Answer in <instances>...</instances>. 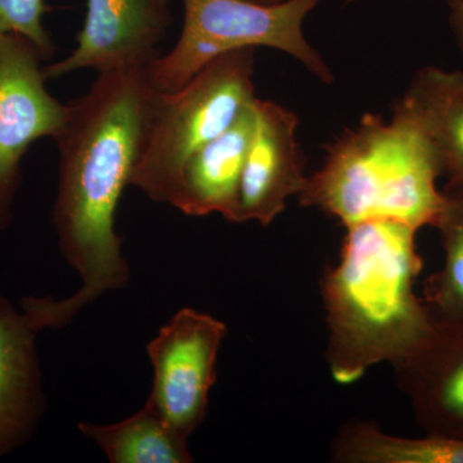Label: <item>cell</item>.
<instances>
[{"instance_id": "9c48e42d", "label": "cell", "mask_w": 463, "mask_h": 463, "mask_svg": "<svg viewBox=\"0 0 463 463\" xmlns=\"http://www.w3.org/2000/svg\"><path fill=\"white\" fill-rule=\"evenodd\" d=\"M298 118L272 100L257 99L255 127L241 176L232 223L268 227L286 201L306 187V158L298 142Z\"/></svg>"}, {"instance_id": "8fae6325", "label": "cell", "mask_w": 463, "mask_h": 463, "mask_svg": "<svg viewBox=\"0 0 463 463\" xmlns=\"http://www.w3.org/2000/svg\"><path fill=\"white\" fill-rule=\"evenodd\" d=\"M428 434L463 438V330L435 322L431 336L394 365Z\"/></svg>"}, {"instance_id": "3957f363", "label": "cell", "mask_w": 463, "mask_h": 463, "mask_svg": "<svg viewBox=\"0 0 463 463\" xmlns=\"http://www.w3.org/2000/svg\"><path fill=\"white\" fill-rule=\"evenodd\" d=\"M443 175L430 142L412 118L365 115L328 148L322 169L307 176L300 203L339 219L345 228L394 221L414 230L435 227L444 203Z\"/></svg>"}, {"instance_id": "9a60e30c", "label": "cell", "mask_w": 463, "mask_h": 463, "mask_svg": "<svg viewBox=\"0 0 463 463\" xmlns=\"http://www.w3.org/2000/svg\"><path fill=\"white\" fill-rule=\"evenodd\" d=\"M332 456L347 463H463V438H399L373 423L353 421L341 428Z\"/></svg>"}, {"instance_id": "277c9868", "label": "cell", "mask_w": 463, "mask_h": 463, "mask_svg": "<svg viewBox=\"0 0 463 463\" xmlns=\"http://www.w3.org/2000/svg\"><path fill=\"white\" fill-rule=\"evenodd\" d=\"M255 50L222 54L179 90L161 93L133 187L154 203H170L188 158L230 129L257 100Z\"/></svg>"}, {"instance_id": "4fadbf2b", "label": "cell", "mask_w": 463, "mask_h": 463, "mask_svg": "<svg viewBox=\"0 0 463 463\" xmlns=\"http://www.w3.org/2000/svg\"><path fill=\"white\" fill-rule=\"evenodd\" d=\"M395 109L425 134L448 184L463 185V71L422 67Z\"/></svg>"}, {"instance_id": "8992f818", "label": "cell", "mask_w": 463, "mask_h": 463, "mask_svg": "<svg viewBox=\"0 0 463 463\" xmlns=\"http://www.w3.org/2000/svg\"><path fill=\"white\" fill-rule=\"evenodd\" d=\"M227 326L206 313L182 307L147 344L154 370L147 401L183 437L205 421Z\"/></svg>"}, {"instance_id": "5bb4252c", "label": "cell", "mask_w": 463, "mask_h": 463, "mask_svg": "<svg viewBox=\"0 0 463 463\" xmlns=\"http://www.w3.org/2000/svg\"><path fill=\"white\" fill-rule=\"evenodd\" d=\"M79 431L96 443L111 463H191L188 439L179 434L149 401L112 425L80 422Z\"/></svg>"}, {"instance_id": "7a4b0ae2", "label": "cell", "mask_w": 463, "mask_h": 463, "mask_svg": "<svg viewBox=\"0 0 463 463\" xmlns=\"http://www.w3.org/2000/svg\"><path fill=\"white\" fill-rule=\"evenodd\" d=\"M416 233L394 221L346 228L339 264L322 281L327 359L337 383H354L380 362L395 365L431 336L435 321L414 292L423 267Z\"/></svg>"}, {"instance_id": "5b68a950", "label": "cell", "mask_w": 463, "mask_h": 463, "mask_svg": "<svg viewBox=\"0 0 463 463\" xmlns=\"http://www.w3.org/2000/svg\"><path fill=\"white\" fill-rule=\"evenodd\" d=\"M322 0H285L259 5L249 0H182L183 26L178 42L148 67L152 84L172 93L188 83L215 58L242 48L285 52L322 83L334 72L304 35V21Z\"/></svg>"}, {"instance_id": "30bf717a", "label": "cell", "mask_w": 463, "mask_h": 463, "mask_svg": "<svg viewBox=\"0 0 463 463\" xmlns=\"http://www.w3.org/2000/svg\"><path fill=\"white\" fill-rule=\"evenodd\" d=\"M39 332L23 309L0 297V458L32 440L47 411Z\"/></svg>"}, {"instance_id": "52a82bcc", "label": "cell", "mask_w": 463, "mask_h": 463, "mask_svg": "<svg viewBox=\"0 0 463 463\" xmlns=\"http://www.w3.org/2000/svg\"><path fill=\"white\" fill-rule=\"evenodd\" d=\"M42 57L17 35H0V233L11 227L23 161L43 138H56L67 105L48 91Z\"/></svg>"}, {"instance_id": "7c38bea8", "label": "cell", "mask_w": 463, "mask_h": 463, "mask_svg": "<svg viewBox=\"0 0 463 463\" xmlns=\"http://www.w3.org/2000/svg\"><path fill=\"white\" fill-rule=\"evenodd\" d=\"M255 103L257 100L230 129L188 158L179 174L169 205L188 216L216 213L232 223L241 176L254 133Z\"/></svg>"}, {"instance_id": "2e32d148", "label": "cell", "mask_w": 463, "mask_h": 463, "mask_svg": "<svg viewBox=\"0 0 463 463\" xmlns=\"http://www.w3.org/2000/svg\"><path fill=\"white\" fill-rule=\"evenodd\" d=\"M435 228L444 249L443 268L425 282L423 303L435 322L463 330V185L448 184Z\"/></svg>"}, {"instance_id": "ac0fdd59", "label": "cell", "mask_w": 463, "mask_h": 463, "mask_svg": "<svg viewBox=\"0 0 463 463\" xmlns=\"http://www.w3.org/2000/svg\"><path fill=\"white\" fill-rule=\"evenodd\" d=\"M249 2L259 3V5H277V3H282L285 0H249Z\"/></svg>"}, {"instance_id": "e0dca14e", "label": "cell", "mask_w": 463, "mask_h": 463, "mask_svg": "<svg viewBox=\"0 0 463 463\" xmlns=\"http://www.w3.org/2000/svg\"><path fill=\"white\" fill-rule=\"evenodd\" d=\"M51 8L45 0H0V35H17L32 43L43 61L51 60L56 47L43 25Z\"/></svg>"}, {"instance_id": "ba28073f", "label": "cell", "mask_w": 463, "mask_h": 463, "mask_svg": "<svg viewBox=\"0 0 463 463\" xmlns=\"http://www.w3.org/2000/svg\"><path fill=\"white\" fill-rule=\"evenodd\" d=\"M173 24L169 0H87L83 29L75 50L57 62L43 66L47 80L79 71H114L149 67L158 45Z\"/></svg>"}, {"instance_id": "6da1fadb", "label": "cell", "mask_w": 463, "mask_h": 463, "mask_svg": "<svg viewBox=\"0 0 463 463\" xmlns=\"http://www.w3.org/2000/svg\"><path fill=\"white\" fill-rule=\"evenodd\" d=\"M160 97L148 67L132 66L100 72L83 96L67 103L65 124L54 138L58 178L52 224L61 254L83 285L62 300H21L42 330L65 327L106 292L129 283L116 212L132 187Z\"/></svg>"}]
</instances>
